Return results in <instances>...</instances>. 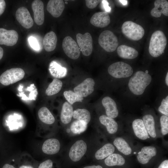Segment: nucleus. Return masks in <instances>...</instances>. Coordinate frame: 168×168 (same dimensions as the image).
Here are the masks:
<instances>
[{
  "label": "nucleus",
  "instance_id": "obj_4",
  "mask_svg": "<svg viewBox=\"0 0 168 168\" xmlns=\"http://www.w3.org/2000/svg\"><path fill=\"white\" fill-rule=\"evenodd\" d=\"M108 72L110 75L115 78H122L131 76L133 70L129 64L122 62H117L109 66Z\"/></svg>",
  "mask_w": 168,
  "mask_h": 168
},
{
  "label": "nucleus",
  "instance_id": "obj_14",
  "mask_svg": "<svg viewBox=\"0 0 168 168\" xmlns=\"http://www.w3.org/2000/svg\"><path fill=\"white\" fill-rule=\"evenodd\" d=\"M31 7L34 13L35 22L38 25H42L44 18L43 3L41 0H34L32 3Z\"/></svg>",
  "mask_w": 168,
  "mask_h": 168
},
{
  "label": "nucleus",
  "instance_id": "obj_32",
  "mask_svg": "<svg viewBox=\"0 0 168 168\" xmlns=\"http://www.w3.org/2000/svg\"><path fill=\"white\" fill-rule=\"evenodd\" d=\"M63 85L62 81L56 78L54 79L49 85L45 91V94L51 96L58 93L61 90Z\"/></svg>",
  "mask_w": 168,
  "mask_h": 168
},
{
  "label": "nucleus",
  "instance_id": "obj_17",
  "mask_svg": "<svg viewBox=\"0 0 168 168\" xmlns=\"http://www.w3.org/2000/svg\"><path fill=\"white\" fill-rule=\"evenodd\" d=\"M65 7L62 0H50L47 5V10L53 17L57 18L62 14Z\"/></svg>",
  "mask_w": 168,
  "mask_h": 168
},
{
  "label": "nucleus",
  "instance_id": "obj_23",
  "mask_svg": "<svg viewBox=\"0 0 168 168\" xmlns=\"http://www.w3.org/2000/svg\"><path fill=\"white\" fill-rule=\"evenodd\" d=\"M99 119L100 123L106 127L109 133L113 134L117 132L118 125L113 119L103 114L99 117Z\"/></svg>",
  "mask_w": 168,
  "mask_h": 168
},
{
  "label": "nucleus",
  "instance_id": "obj_9",
  "mask_svg": "<svg viewBox=\"0 0 168 168\" xmlns=\"http://www.w3.org/2000/svg\"><path fill=\"white\" fill-rule=\"evenodd\" d=\"M87 146L86 142L82 140L76 142L71 147L69 152V156L73 161H79L86 152Z\"/></svg>",
  "mask_w": 168,
  "mask_h": 168
},
{
  "label": "nucleus",
  "instance_id": "obj_41",
  "mask_svg": "<svg viewBox=\"0 0 168 168\" xmlns=\"http://www.w3.org/2000/svg\"><path fill=\"white\" fill-rule=\"evenodd\" d=\"M6 7L4 0H0V16L4 12Z\"/></svg>",
  "mask_w": 168,
  "mask_h": 168
},
{
  "label": "nucleus",
  "instance_id": "obj_3",
  "mask_svg": "<svg viewBox=\"0 0 168 168\" xmlns=\"http://www.w3.org/2000/svg\"><path fill=\"white\" fill-rule=\"evenodd\" d=\"M121 30L125 36L134 41L141 39L145 33L144 30L141 26L131 21L124 22L122 26Z\"/></svg>",
  "mask_w": 168,
  "mask_h": 168
},
{
  "label": "nucleus",
  "instance_id": "obj_34",
  "mask_svg": "<svg viewBox=\"0 0 168 168\" xmlns=\"http://www.w3.org/2000/svg\"><path fill=\"white\" fill-rule=\"evenodd\" d=\"M63 95L68 102L71 105L76 102H82L83 99V97L71 90L65 91Z\"/></svg>",
  "mask_w": 168,
  "mask_h": 168
},
{
  "label": "nucleus",
  "instance_id": "obj_11",
  "mask_svg": "<svg viewBox=\"0 0 168 168\" xmlns=\"http://www.w3.org/2000/svg\"><path fill=\"white\" fill-rule=\"evenodd\" d=\"M15 15L18 22L24 27L29 29L33 26V20L29 11L25 7L19 8L16 11Z\"/></svg>",
  "mask_w": 168,
  "mask_h": 168
},
{
  "label": "nucleus",
  "instance_id": "obj_40",
  "mask_svg": "<svg viewBox=\"0 0 168 168\" xmlns=\"http://www.w3.org/2000/svg\"><path fill=\"white\" fill-rule=\"evenodd\" d=\"M103 7L106 12H109L111 11V7L109 6V3L107 0H102L101 2Z\"/></svg>",
  "mask_w": 168,
  "mask_h": 168
},
{
  "label": "nucleus",
  "instance_id": "obj_21",
  "mask_svg": "<svg viewBox=\"0 0 168 168\" xmlns=\"http://www.w3.org/2000/svg\"><path fill=\"white\" fill-rule=\"evenodd\" d=\"M117 52L119 56L124 59H133L138 55V53L136 49L124 45L119 46L117 48Z\"/></svg>",
  "mask_w": 168,
  "mask_h": 168
},
{
  "label": "nucleus",
  "instance_id": "obj_5",
  "mask_svg": "<svg viewBox=\"0 0 168 168\" xmlns=\"http://www.w3.org/2000/svg\"><path fill=\"white\" fill-rule=\"evenodd\" d=\"M98 43L101 47L109 52L114 51L119 44L117 36L109 30H105L101 32L99 37Z\"/></svg>",
  "mask_w": 168,
  "mask_h": 168
},
{
  "label": "nucleus",
  "instance_id": "obj_10",
  "mask_svg": "<svg viewBox=\"0 0 168 168\" xmlns=\"http://www.w3.org/2000/svg\"><path fill=\"white\" fill-rule=\"evenodd\" d=\"M18 37L17 32L14 30L0 28V44L12 46L16 43Z\"/></svg>",
  "mask_w": 168,
  "mask_h": 168
},
{
  "label": "nucleus",
  "instance_id": "obj_43",
  "mask_svg": "<svg viewBox=\"0 0 168 168\" xmlns=\"http://www.w3.org/2000/svg\"><path fill=\"white\" fill-rule=\"evenodd\" d=\"M18 168H34L32 165L30 164H22Z\"/></svg>",
  "mask_w": 168,
  "mask_h": 168
},
{
  "label": "nucleus",
  "instance_id": "obj_2",
  "mask_svg": "<svg viewBox=\"0 0 168 168\" xmlns=\"http://www.w3.org/2000/svg\"><path fill=\"white\" fill-rule=\"evenodd\" d=\"M167 44V39L164 33L156 30L152 35L149 43V52L151 56L156 58L164 52Z\"/></svg>",
  "mask_w": 168,
  "mask_h": 168
},
{
  "label": "nucleus",
  "instance_id": "obj_44",
  "mask_svg": "<svg viewBox=\"0 0 168 168\" xmlns=\"http://www.w3.org/2000/svg\"><path fill=\"white\" fill-rule=\"evenodd\" d=\"M83 168H103L102 166L100 165H92L91 166H86Z\"/></svg>",
  "mask_w": 168,
  "mask_h": 168
},
{
  "label": "nucleus",
  "instance_id": "obj_28",
  "mask_svg": "<svg viewBox=\"0 0 168 168\" xmlns=\"http://www.w3.org/2000/svg\"><path fill=\"white\" fill-rule=\"evenodd\" d=\"M40 120L43 123L49 124L54 123L55 119L49 110L45 107L41 108L38 113Z\"/></svg>",
  "mask_w": 168,
  "mask_h": 168
},
{
  "label": "nucleus",
  "instance_id": "obj_16",
  "mask_svg": "<svg viewBox=\"0 0 168 168\" xmlns=\"http://www.w3.org/2000/svg\"><path fill=\"white\" fill-rule=\"evenodd\" d=\"M102 103L105 108L106 116L113 119L118 116L119 111L116 104L112 98L108 96L105 97L102 100Z\"/></svg>",
  "mask_w": 168,
  "mask_h": 168
},
{
  "label": "nucleus",
  "instance_id": "obj_26",
  "mask_svg": "<svg viewBox=\"0 0 168 168\" xmlns=\"http://www.w3.org/2000/svg\"><path fill=\"white\" fill-rule=\"evenodd\" d=\"M142 119L148 134L152 138H155L156 136V133L153 117L151 114H146L143 116Z\"/></svg>",
  "mask_w": 168,
  "mask_h": 168
},
{
  "label": "nucleus",
  "instance_id": "obj_33",
  "mask_svg": "<svg viewBox=\"0 0 168 168\" xmlns=\"http://www.w3.org/2000/svg\"><path fill=\"white\" fill-rule=\"evenodd\" d=\"M87 124L85 122L77 120L73 122L70 126V130L75 134H79L86 129Z\"/></svg>",
  "mask_w": 168,
  "mask_h": 168
},
{
  "label": "nucleus",
  "instance_id": "obj_19",
  "mask_svg": "<svg viewBox=\"0 0 168 168\" xmlns=\"http://www.w3.org/2000/svg\"><path fill=\"white\" fill-rule=\"evenodd\" d=\"M154 7L151 11V15L157 18L161 16V14L168 16V2L166 0H156L154 2Z\"/></svg>",
  "mask_w": 168,
  "mask_h": 168
},
{
  "label": "nucleus",
  "instance_id": "obj_36",
  "mask_svg": "<svg viewBox=\"0 0 168 168\" xmlns=\"http://www.w3.org/2000/svg\"><path fill=\"white\" fill-rule=\"evenodd\" d=\"M159 111L167 116H168V96L162 100L161 104L158 108Z\"/></svg>",
  "mask_w": 168,
  "mask_h": 168
},
{
  "label": "nucleus",
  "instance_id": "obj_22",
  "mask_svg": "<svg viewBox=\"0 0 168 168\" xmlns=\"http://www.w3.org/2000/svg\"><path fill=\"white\" fill-rule=\"evenodd\" d=\"M57 38L55 33L51 31L46 33L43 39V44L44 49L47 52H51L56 47Z\"/></svg>",
  "mask_w": 168,
  "mask_h": 168
},
{
  "label": "nucleus",
  "instance_id": "obj_35",
  "mask_svg": "<svg viewBox=\"0 0 168 168\" xmlns=\"http://www.w3.org/2000/svg\"><path fill=\"white\" fill-rule=\"evenodd\" d=\"M161 126V133L163 135H165L168 133V117L165 115H162L160 119Z\"/></svg>",
  "mask_w": 168,
  "mask_h": 168
},
{
  "label": "nucleus",
  "instance_id": "obj_38",
  "mask_svg": "<svg viewBox=\"0 0 168 168\" xmlns=\"http://www.w3.org/2000/svg\"><path fill=\"white\" fill-rule=\"evenodd\" d=\"M102 0H86V7L90 9H94L101 2Z\"/></svg>",
  "mask_w": 168,
  "mask_h": 168
},
{
  "label": "nucleus",
  "instance_id": "obj_46",
  "mask_svg": "<svg viewBox=\"0 0 168 168\" xmlns=\"http://www.w3.org/2000/svg\"><path fill=\"white\" fill-rule=\"evenodd\" d=\"M120 2L122 4H123L124 5H126L128 2V1L127 0H119Z\"/></svg>",
  "mask_w": 168,
  "mask_h": 168
},
{
  "label": "nucleus",
  "instance_id": "obj_15",
  "mask_svg": "<svg viewBox=\"0 0 168 168\" xmlns=\"http://www.w3.org/2000/svg\"><path fill=\"white\" fill-rule=\"evenodd\" d=\"M157 153L156 148L153 146H145L143 147L138 153L137 158L138 162L142 164L147 163Z\"/></svg>",
  "mask_w": 168,
  "mask_h": 168
},
{
  "label": "nucleus",
  "instance_id": "obj_1",
  "mask_svg": "<svg viewBox=\"0 0 168 168\" xmlns=\"http://www.w3.org/2000/svg\"><path fill=\"white\" fill-rule=\"evenodd\" d=\"M152 80V77L148 73L142 71H137L129 80V90L135 95H141L143 93Z\"/></svg>",
  "mask_w": 168,
  "mask_h": 168
},
{
  "label": "nucleus",
  "instance_id": "obj_13",
  "mask_svg": "<svg viewBox=\"0 0 168 168\" xmlns=\"http://www.w3.org/2000/svg\"><path fill=\"white\" fill-rule=\"evenodd\" d=\"M109 14L105 11L98 12L94 13L90 19V22L93 26L100 28L107 26L110 23Z\"/></svg>",
  "mask_w": 168,
  "mask_h": 168
},
{
  "label": "nucleus",
  "instance_id": "obj_18",
  "mask_svg": "<svg viewBox=\"0 0 168 168\" xmlns=\"http://www.w3.org/2000/svg\"><path fill=\"white\" fill-rule=\"evenodd\" d=\"M60 144L59 141L56 138H50L44 142L42 150L47 154L53 155L57 153L59 151Z\"/></svg>",
  "mask_w": 168,
  "mask_h": 168
},
{
  "label": "nucleus",
  "instance_id": "obj_25",
  "mask_svg": "<svg viewBox=\"0 0 168 168\" xmlns=\"http://www.w3.org/2000/svg\"><path fill=\"white\" fill-rule=\"evenodd\" d=\"M73 112L72 105L68 102H65L63 104L60 115L61 122L65 124L69 123L73 116Z\"/></svg>",
  "mask_w": 168,
  "mask_h": 168
},
{
  "label": "nucleus",
  "instance_id": "obj_6",
  "mask_svg": "<svg viewBox=\"0 0 168 168\" xmlns=\"http://www.w3.org/2000/svg\"><path fill=\"white\" fill-rule=\"evenodd\" d=\"M25 72L20 68H13L8 69L0 76V82L4 86L14 83L21 80L24 77Z\"/></svg>",
  "mask_w": 168,
  "mask_h": 168
},
{
  "label": "nucleus",
  "instance_id": "obj_42",
  "mask_svg": "<svg viewBox=\"0 0 168 168\" xmlns=\"http://www.w3.org/2000/svg\"><path fill=\"white\" fill-rule=\"evenodd\" d=\"M158 168H168V160L163 161L160 165Z\"/></svg>",
  "mask_w": 168,
  "mask_h": 168
},
{
  "label": "nucleus",
  "instance_id": "obj_48",
  "mask_svg": "<svg viewBox=\"0 0 168 168\" xmlns=\"http://www.w3.org/2000/svg\"><path fill=\"white\" fill-rule=\"evenodd\" d=\"M67 131L68 133H69L70 132V130L69 129H68L67 130Z\"/></svg>",
  "mask_w": 168,
  "mask_h": 168
},
{
  "label": "nucleus",
  "instance_id": "obj_30",
  "mask_svg": "<svg viewBox=\"0 0 168 168\" xmlns=\"http://www.w3.org/2000/svg\"><path fill=\"white\" fill-rule=\"evenodd\" d=\"M124 158L120 155L117 153H113L105 160V164L108 166H121L124 164Z\"/></svg>",
  "mask_w": 168,
  "mask_h": 168
},
{
  "label": "nucleus",
  "instance_id": "obj_20",
  "mask_svg": "<svg viewBox=\"0 0 168 168\" xmlns=\"http://www.w3.org/2000/svg\"><path fill=\"white\" fill-rule=\"evenodd\" d=\"M132 127L135 135L139 139L144 140L149 138V134L142 119H138L133 120Z\"/></svg>",
  "mask_w": 168,
  "mask_h": 168
},
{
  "label": "nucleus",
  "instance_id": "obj_45",
  "mask_svg": "<svg viewBox=\"0 0 168 168\" xmlns=\"http://www.w3.org/2000/svg\"><path fill=\"white\" fill-rule=\"evenodd\" d=\"M3 49L0 46V60H1L3 56Z\"/></svg>",
  "mask_w": 168,
  "mask_h": 168
},
{
  "label": "nucleus",
  "instance_id": "obj_31",
  "mask_svg": "<svg viewBox=\"0 0 168 168\" xmlns=\"http://www.w3.org/2000/svg\"><path fill=\"white\" fill-rule=\"evenodd\" d=\"M73 118L77 120L83 121L87 124L91 119V116L89 111L84 109H78L73 112Z\"/></svg>",
  "mask_w": 168,
  "mask_h": 168
},
{
  "label": "nucleus",
  "instance_id": "obj_47",
  "mask_svg": "<svg viewBox=\"0 0 168 168\" xmlns=\"http://www.w3.org/2000/svg\"><path fill=\"white\" fill-rule=\"evenodd\" d=\"M165 82L167 86H168V72H167L165 77Z\"/></svg>",
  "mask_w": 168,
  "mask_h": 168
},
{
  "label": "nucleus",
  "instance_id": "obj_24",
  "mask_svg": "<svg viewBox=\"0 0 168 168\" xmlns=\"http://www.w3.org/2000/svg\"><path fill=\"white\" fill-rule=\"evenodd\" d=\"M49 70L51 75L56 78L65 77L67 74L66 68L62 67L55 61L51 62L49 65Z\"/></svg>",
  "mask_w": 168,
  "mask_h": 168
},
{
  "label": "nucleus",
  "instance_id": "obj_39",
  "mask_svg": "<svg viewBox=\"0 0 168 168\" xmlns=\"http://www.w3.org/2000/svg\"><path fill=\"white\" fill-rule=\"evenodd\" d=\"M53 166V162L52 161L48 159L41 162L38 168H52Z\"/></svg>",
  "mask_w": 168,
  "mask_h": 168
},
{
  "label": "nucleus",
  "instance_id": "obj_7",
  "mask_svg": "<svg viewBox=\"0 0 168 168\" xmlns=\"http://www.w3.org/2000/svg\"><path fill=\"white\" fill-rule=\"evenodd\" d=\"M62 48L65 54L69 58L76 59L79 57L80 51L77 44L70 36H67L62 42Z\"/></svg>",
  "mask_w": 168,
  "mask_h": 168
},
{
  "label": "nucleus",
  "instance_id": "obj_27",
  "mask_svg": "<svg viewBox=\"0 0 168 168\" xmlns=\"http://www.w3.org/2000/svg\"><path fill=\"white\" fill-rule=\"evenodd\" d=\"M114 150V147L112 144L106 143L96 152L95 157L98 160L103 159L113 154Z\"/></svg>",
  "mask_w": 168,
  "mask_h": 168
},
{
  "label": "nucleus",
  "instance_id": "obj_8",
  "mask_svg": "<svg viewBox=\"0 0 168 168\" xmlns=\"http://www.w3.org/2000/svg\"><path fill=\"white\" fill-rule=\"evenodd\" d=\"M76 39L77 44L83 54L85 56L90 55L93 50V40L90 34L88 32L83 35L77 33Z\"/></svg>",
  "mask_w": 168,
  "mask_h": 168
},
{
  "label": "nucleus",
  "instance_id": "obj_37",
  "mask_svg": "<svg viewBox=\"0 0 168 168\" xmlns=\"http://www.w3.org/2000/svg\"><path fill=\"white\" fill-rule=\"evenodd\" d=\"M28 42L31 47L34 50H38L40 45L37 40L33 36H30L28 38Z\"/></svg>",
  "mask_w": 168,
  "mask_h": 168
},
{
  "label": "nucleus",
  "instance_id": "obj_29",
  "mask_svg": "<svg viewBox=\"0 0 168 168\" xmlns=\"http://www.w3.org/2000/svg\"><path fill=\"white\" fill-rule=\"evenodd\" d=\"M113 144L118 150L124 155H128L132 152L131 148L125 140L122 138H116L114 141Z\"/></svg>",
  "mask_w": 168,
  "mask_h": 168
},
{
  "label": "nucleus",
  "instance_id": "obj_12",
  "mask_svg": "<svg viewBox=\"0 0 168 168\" xmlns=\"http://www.w3.org/2000/svg\"><path fill=\"white\" fill-rule=\"evenodd\" d=\"M95 84L92 78H87L74 87V92L82 97H86L94 91Z\"/></svg>",
  "mask_w": 168,
  "mask_h": 168
}]
</instances>
